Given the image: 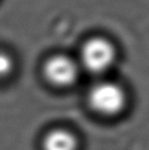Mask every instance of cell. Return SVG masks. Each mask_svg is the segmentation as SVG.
Masks as SVG:
<instances>
[{"instance_id": "cell-1", "label": "cell", "mask_w": 149, "mask_h": 150, "mask_svg": "<svg viewBox=\"0 0 149 150\" xmlns=\"http://www.w3.org/2000/svg\"><path fill=\"white\" fill-rule=\"evenodd\" d=\"M116 50L112 43L104 37H93L85 42L80 51L81 68L91 73H104L114 64Z\"/></svg>"}, {"instance_id": "cell-2", "label": "cell", "mask_w": 149, "mask_h": 150, "mask_svg": "<svg viewBox=\"0 0 149 150\" xmlns=\"http://www.w3.org/2000/svg\"><path fill=\"white\" fill-rule=\"evenodd\" d=\"M126 95L121 86L116 83L104 81L94 85L88 93L90 106L98 113L115 115L123 110Z\"/></svg>"}, {"instance_id": "cell-3", "label": "cell", "mask_w": 149, "mask_h": 150, "mask_svg": "<svg viewBox=\"0 0 149 150\" xmlns=\"http://www.w3.org/2000/svg\"><path fill=\"white\" fill-rule=\"evenodd\" d=\"M81 67L79 63L65 54H54L44 62L43 76L50 85L68 88L77 81Z\"/></svg>"}, {"instance_id": "cell-4", "label": "cell", "mask_w": 149, "mask_h": 150, "mask_svg": "<svg viewBox=\"0 0 149 150\" xmlns=\"http://www.w3.org/2000/svg\"><path fill=\"white\" fill-rule=\"evenodd\" d=\"M77 141L73 134L64 129H54L43 140L44 150H76Z\"/></svg>"}, {"instance_id": "cell-5", "label": "cell", "mask_w": 149, "mask_h": 150, "mask_svg": "<svg viewBox=\"0 0 149 150\" xmlns=\"http://www.w3.org/2000/svg\"><path fill=\"white\" fill-rule=\"evenodd\" d=\"M14 60L6 51L0 50V79L6 78L13 71Z\"/></svg>"}]
</instances>
